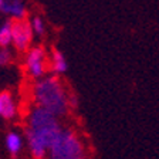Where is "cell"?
Listing matches in <instances>:
<instances>
[{
    "mask_svg": "<svg viewBox=\"0 0 159 159\" xmlns=\"http://www.w3.org/2000/svg\"><path fill=\"white\" fill-rule=\"evenodd\" d=\"M60 118L50 111L37 105H31L26 114V135L27 146L33 159L47 158L48 148L61 131Z\"/></svg>",
    "mask_w": 159,
    "mask_h": 159,
    "instance_id": "6da1fadb",
    "label": "cell"
},
{
    "mask_svg": "<svg viewBox=\"0 0 159 159\" xmlns=\"http://www.w3.org/2000/svg\"><path fill=\"white\" fill-rule=\"evenodd\" d=\"M34 105L50 111L61 118L70 112L71 105H75V99H71V94L58 75H48L36 80L30 91Z\"/></svg>",
    "mask_w": 159,
    "mask_h": 159,
    "instance_id": "7a4b0ae2",
    "label": "cell"
},
{
    "mask_svg": "<svg viewBox=\"0 0 159 159\" xmlns=\"http://www.w3.org/2000/svg\"><path fill=\"white\" fill-rule=\"evenodd\" d=\"M47 156L51 159H88L83 139L71 128H61L50 145Z\"/></svg>",
    "mask_w": 159,
    "mask_h": 159,
    "instance_id": "3957f363",
    "label": "cell"
},
{
    "mask_svg": "<svg viewBox=\"0 0 159 159\" xmlns=\"http://www.w3.org/2000/svg\"><path fill=\"white\" fill-rule=\"evenodd\" d=\"M50 61L43 46L31 47L26 51V71L31 80H40L48 71Z\"/></svg>",
    "mask_w": 159,
    "mask_h": 159,
    "instance_id": "277c9868",
    "label": "cell"
},
{
    "mask_svg": "<svg viewBox=\"0 0 159 159\" xmlns=\"http://www.w3.org/2000/svg\"><path fill=\"white\" fill-rule=\"evenodd\" d=\"M33 29L30 21L24 19L11 21V43L19 53H26L33 41Z\"/></svg>",
    "mask_w": 159,
    "mask_h": 159,
    "instance_id": "5b68a950",
    "label": "cell"
},
{
    "mask_svg": "<svg viewBox=\"0 0 159 159\" xmlns=\"http://www.w3.org/2000/svg\"><path fill=\"white\" fill-rule=\"evenodd\" d=\"M0 115L4 119H13L17 116V102L10 91L0 94Z\"/></svg>",
    "mask_w": 159,
    "mask_h": 159,
    "instance_id": "8992f818",
    "label": "cell"
},
{
    "mask_svg": "<svg viewBox=\"0 0 159 159\" xmlns=\"http://www.w3.org/2000/svg\"><path fill=\"white\" fill-rule=\"evenodd\" d=\"M0 10L11 16L14 20H20L26 17V6L23 0H3Z\"/></svg>",
    "mask_w": 159,
    "mask_h": 159,
    "instance_id": "52a82bcc",
    "label": "cell"
},
{
    "mask_svg": "<svg viewBox=\"0 0 159 159\" xmlns=\"http://www.w3.org/2000/svg\"><path fill=\"white\" fill-rule=\"evenodd\" d=\"M6 148L11 158H17L23 149V136L17 131H10L6 135Z\"/></svg>",
    "mask_w": 159,
    "mask_h": 159,
    "instance_id": "ba28073f",
    "label": "cell"
},
{
    "mask_svg": "<svg viewBox=\"0 0 159 159\" xmlns=\"http://www.w3.org/2000/svg\"><path fill=\"white\" fill-rule=\"evenodd\" d=\"M50 68H51V71H53L56 75L66 73L67 61H66V57L63 56L61 51L53 50V53H51V60H50Z\"/></svg>",
    "mask_w": 159,
    "mask_h": 159,
    "instance_id": "9c48e42d",
    "label": "cell"
},
{
    "mask_svg": "<svg viewBox=\"0 0 159 159\" xmlns=\"http://www.w3.org/2000/svg\"><path fill=\"white\" fill-rule=\"evenodd\" d=\"M11 44V21H6L0 27V47H9Z\"/></svg>",
    "mask_w": 159,
    "mask_h": 159,
    "instance_id": "30bf717a",
    "label": "cell"
},
{
    "mask_svg": "<svg viewBox=\"0 0 159 159\" xmlns=\"http://www.w3.org/2000/svg\"><path fill=\"white\" fill-rule=\"evenodd\" d=\"M30 26H31V29H33V33L37 34V36H43L44 33H46V24H44L43 19L39 16H34L33 19H31V21H30Z\"/></svg>",
    "mask_w": 159,
    "mask_h": 159,
    "instance_id": "8fae6325",
    "label": "cell"
},
{
    "mask_svg": "<svg viewBox=\"0 0 159 159\" xmlns=\"http://www.w3.org/2000/svg\"><path fill=\"white\" fill-rule=\"evenodd\" d=\"M9 63H11V53L7 47H0V67L7 66Z\"/></svg>",
    "mask_w": 159,
    "mask_h": 159,
    "instance_id": "7c38bea8",
    "label": "cell"
},
{
    "mask_svg": "<svg viewBox=\"0 0 159 159\" xmlns=\"http://www.w3.org/2000/svg\"><path fill=\"white\" fill-rule=\"evenodd\" d=\"M2 3H3V0H0V6H2Z\"/></svg>",
    "mask_w": 159,
    "mask_h": 159,
    "instance_id": "4fadbf2b",
    "label": "cell"
},
{
    "mask_svg": "<svg viewBox=\"0 0 159 159\" xmlns=\"http://www.w3.org/2000/svg\"><path fill=\"white\" fill-rule=\"evenodd\" d=\"M44 159H51V158H48V156H47V158H44Z\"/></svg>",
    "mask_w": 159,
    "mask_h": 159,
    "instance_id": "5bb4252c",
    "label": "cell"
}]
</instances>
